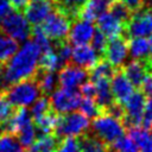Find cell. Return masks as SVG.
I'll return each instance as SVG.
<instances>
[{"mask_svg": "<svg viewBox=\"0 0 152 152\" xmlns=\"http://www.w3.org/2000/svg\"><path fill=\"white\" fill-rule=\"evenodd\" d=\"M40 49L33 40H25L23 46L6 62L4 68V80L8 86L21 80L33 77L38 70Z\"/></svg>", "mask_w": 152, "mask_h": 152, "instance_id": "cell-1", "label": "cell"}, {"mask_svg": "<svg viewBox=\"0 0 152 152\" xmlns=\"http://www.w3.org/2000/svg\"><path fill=\"white\" fill-rule=\"evenodd\" d=\"M40 94L42 93L34 76L13 83L5 90L7 101L14 107L31 106L40 96Z\"/></svg>", "mask_w": 152, "mask_h": 152, "instance_id": "cell-2", "label": "cell"}, {"mask_svg": "<svg viewBox=\"0 0 152 152\" xmlns=\"http://www.w3.org/2000/svg\"><path fill=\"white\" fill-rule=\"evenodd\" d=\"M91 133L108 145L125 133V125L121 120L101 112L97 116L93 118Z\"/></svg>", "mask_w": 152, "mask_h": 152, "instance_id": "cell-3", "label": "cell"}, {"mask_svg": "<svg viewBox=\"0 0 152 152\" xmlns=\"http://www.w3.org/2000/svg\"><path fill=\"white\" fill-rule=\"evenodd\" d=\"M71 21L72 20L68 14H65L63 11L56 7L42 23L40 27L50 40L61 43L66 40L70 31Z\"/></svg>", "mask_w": 152, "mask_h": 152, "instance_id": "cell-4", "label": "cell"}, {"mask_svg": "<svg viewBox=\"0 0 152 152\" xmlns=\"http://www.w3.org/2000/svg\"><path fill=\"white\" fill-rule=\"evenodd\" d=\"M90 126L89 119L83 115L81 112H70L59 116L58 124L55 128V137L56 138H66L74 137L77 138L84 134Z\"/></svg>", "mask_w": 152, "mask_h": 152, "instance_id": "cell-5", "label": "cell"}, {"mask_svg": "<svg viewBox=\"0 0 152 152\" xmlns=\"http://www.w3.org/2000/svg\"><path fill=\"white\" fill-rule=\"evenodd\" d=\"M0 30L17 42H25L31 36V26L20 11H11L0 20Z\"/></svg>", "mask_w": 152, "mask_h": 152, "instance_id": "cell-6", "label": "cell"}, {"mask_svg": "<svg viewBox=\"0 0 152 152\" xmlns=\"http://www.w3.org/2000/svg\"><path fill=\"white\" fill-rule=\"evenodd\" d=\"M81 99L82 96L80 91L75 89L59 88L53 90L50 97V106L55 113L63 115V114L76 110L80 106Z\"/></svg>", "mask_w": 152, "mask_h": 152, "instance_id": "cell-7", "label": "cell"}, {"mask_svg": "<svg viewBox=\"0 0 152 152\" xmlns=\"http://www.w3.org/2000/svg\"><path fill=\"white\" fill-rule=\"evenodd\" d=\"M152 33V8L145 7L132 13L125 25V34L131 37H147Z\"/></svg>", "mask_w": 152, "mask_h": 152, "instance_id": "cell-8", "label": "cell"}, {"mask_svg": "<svg viewBox=\"0 0 152 152\" xmlns=\"http://www.w3.org/2000/svg\"><path fill=\"white\" fill-rule=\"evenodd\" d=\"M145 102H146V96L141 90L133 91L131 96L124 102L122 106L125 110V116L122 122L125 126H127L128 128L141 126Z\"/></svg>", "mask_w": 152, "mask_h": 152, "instance_id": "cell-9", "label": "cell"}, {"mask_svg": "<svg viewBox=\"0 0 152 152\" xmlns=\"http://www.w3.org/2000/svg\"><path fill=\"white\" fill-rule=\"evenodd\" d=\"M102 56H104L106 61L114 69H120L128 56L127 42L125 38L122 36L109 38Z\"/></svg>", "mask_w": 152, "mask_h": 152, "instance_id": "cell-10", "label": "cell"}, {"mask_svg": "<svg viewBox=\"0 0 152 152\" xmlns=\"http://www.w3.org/2000/svg\"><path fill=\"white\" fill-rule=\"evenodd\" d=\"M58 83L62 88L76 89L89 78V72L72 63L63 65L58 74Z\"/></svg>", "mask_w": 152, "mask_h": 152, "instance_id": "cell-11", "label": "cell"}, {"mask_svg": "<svg viewBox=\"0 0 152 152\" xmlns=\"http://www.w3.org/2000/svg\"><path fill=\"white\" fill-rule=\"evenodd\" d=\"M53 10V0H28L24 7V15L32 25H40Z\"/></svg>", "mask_w": 152, "mask_h": 152, "instance_id": "cell-12", "label": "cell"}, {"mask_svg": "<svg viewBox=\"0 0 152 152\" xmlns=\"http://www.w3.org/2000/svg\"><path fill=\"white\" fill-rule=\"evenodd\" d=\"M109 84H110V90L113 94V97L115 102L124 104V102L131 96V94L134 91V87L132 83L128 81V78L125 76L124 71L120 69H115L114 74L109 78Z\"/></svg>", "mask_w": 152, "mask_h": 152, "instance_id": "cell-13", "label": "cell"}, {"mask_svg": "<svg viewBox=\"0 0 152 152\" xmlns=\"http://www.w3.org/2000/svg\"><path fill=\"white\" fill-rule=\"evenodd\" d=\"M71 23H72V25L70 26V31L68 34L70 43L74 45L89 44L91 40V37L95 32L93 21L76 18V20H72Z\"/></svg>", "mask_w": 152, "mask_h": 152, "instance_id": "cell-14", "label": "cell"}, {"mask_svg": "<svg viewBox=\"0 0 152 152\" xmlns=\"http://www.w3.org/2000/svg\"><path fill=\"white\" fill-rule=\"evenodd\" d=\"M102 57L88 44L84 45H75L71 50L70 61L72 64L83 68V69H91Z\"/></svg>", "mask_w": 152, "mask_h": 152, "instance_id": "cell-15", "label": "cell"}, {"mask_svg": "<svg viewBox=\"0 0 152 152\" xmlns=\"http://www.w3.org/2000/svg\"><path fill=\"white\" fill-rule=\"evenodd\" d=\"M97 28L107 37V38H114L122 36L125 32V24L121 23L118 18H115L112 13L108 11L101 13L96 18Z\"/></svg>", "mask_w": 152, "mask_h": 152, "instance_id": "cell-16", "label": "cell"}, {"mask_svg": "<svg viewBox=\"0 0 152 152\" xmlns=\"http://www.w3.org/2000/svg\"><path fill=\"white\" fill-rule=\"evenodd\" d=\"M125 74V76L128 78V81L132 83L133 87L140 88L147 72V66H146V62L145 61H140V59H133L131 62H128L122 69H121Z\"/></svg>", "mask_w": 152, "mask_h": 152, "instance_id": "cell-17", "label": "cell"}, {"mask_svg": "<svg viewBox=\"0 0 152 152\" xmlns=\"http://www.w3.org/2000/svg\"><path fill=\"white\" fill-rule=\"evenodd\" d=\"M95 87V94H94V100L101 112H103L106 108H108L113 102H115L112 90H110V84L108 78H97L95 81H91Z\"/></svg>", "mask_w": 152, "mask_h": 152, "instance_id": "cell-18", "label": "cell"}, {"mask_svg": "<svg viewBox=\"0 0 152 152\" xmlns=\"http://www.w3.org/2000/svg\"><path fill=\"white\" fill-rule=\"evenodd\" d=\"M110 0H86L77 12L78 19H84L88 21H94L96 18L108 10Z\"/></svg>", "mask_w": 152, "mask_h": 152, "instance_id": "cell-19", "label": "cell"}, {"mask_svg": "<svg viewBox=\"0 0 152 152\" xmlns=\"http://www.w3.org/2000/svg\"><path fill=\"white\" fill-rule=\"evenodd\" d=\"M78 142V150L80 152H107L108 145L99 139L93 133L90 134H82L77 139Z\"/></svg>", "mask_w": 152, "mask_h": 152, "instance_id": "cell-20", "label": "cell"}, {"mask_svg": "<svg viewBox=\"0 0 152 152\" xmlns=\"http://www.w3.org/2000/svg\"><path fill=\"white\" fill-rule=\"evenodd\" d=\"M128 135L135 141L139 147V152H152V134L146 128L140 126L129 127Z\"/></svg>", "mask_w": 152, "mask_h": 152, "instance_id": "cell-21", "label": "cell"}, {"mask_svg": "<svg viewBox=\"0 0 152 152\" xmlns=\"http://www.w3.org/2000/svg\"><path fill=\"white\" fill-rule=\"evenodd\" d=\"M128 53L133 59L145 61L150 57L148 42L145 37H132L127 44Z\"/></svg>", "mask_w": 152, "mask_h": 152, "instance_id": "cell-22", "label": "cell"}, {"mask_svg": "<svg viewBox=\"0 0 152 152\" xmlns=\"http://www.w3.org/2000/svg\"><path fill=\"white\" fill-rule=\"evenodd\" d=\"M59 116H61L59 114H57L52 109H50L48 113H45L40 118L33 120L37 129L40 133V135L42 134H52L57 124H58Z\"/></svg>", "mask_w": 152, "mask_h": 152, "instance_id": "cell-23", "label": "cell"}, {"mask_svg": "<svg viewBox=\"0 0 152 152\" xmlns=\"http://www.w3.org/2000/svg\"><path fill=\"white\" fill-rule=\"evenodd\" d=\"M38 71L39 72H36L34 78L38 83L40 93H43L44 95L52 93L58 83L57 75L53 71H43V70H38Z\"/></svg>", "mask_w": 152, "mask_h": 152, "instance_id": "cell-24", "label": "cell"}, {"mask_svg": "<svg viewBox=\"0 0 152 152\" xmlns=\"http://www.w3.org/2000/svg\"><path fill=\"white\" fill-rule=\"evenodd\" d=\"M18 50V42L0 30V65H4Z\"/></svg>", "mask_w": 152, "mask_h": 152, "instance_id": "cell-25", "label": "cell"}, {"mask_svg": "<svg viewBox=\"0 0 152 152\" xmlns=\"http://www.w3.org/2000/svg\"><path fill=\"white\" fill-rule=\"evenodd\" d=\"M38 65H39V70L43 71H56L58 69L62 68L61 61L56 53V51L53 50V48L49 51L42 52L39 56V61H38Z\"/></svg>", "mask_w": 152, "mask_h": 152, "instance_id": "cell-26", "label": "cell"}, {"mask_svg": "<svg viewBox=\"0 0 152 152\" xmlns=\"http://www.w3.org/2000/svg\"><path fill=\"white\" fill-rule=\"evenodd\" d=\"M115 69L104 59L101 58L91 69L89 72V78L90 81H95L97 78H110L112 75L114 74Z\"/></svg>", "mask_w": 152, "mask_h": 152, "instance_id": "cell-27", "label": "cell"}, {"mask_svg": "<svg viewBox=\"0 0 152 152\" xmlns=\"http://www.w3.org/2000/svg\"><path fill=\"white\" fill-rule=\"evenodd\" d=\"M18 137V141L20 142V145L23 147H28L31 146L34 140H36V137H37V133H36V127L32 122V120L27 124H25L15 134Z\"/></svg>", "mask_w": 152, "mask_h": 152, "instance_id": "cell-28", "label": "cell"}, {"mask_svg": "<svg viewBox=\"0 0 152 152\" xmlns=\"http://www.w3.org/2000/svg\"><path fill=\"white\" fill-rule=\"evenodd\" d=\"M110 151L113 152H139V147L135 141L127 134L121 135L110 144Z\"/></svg>", "mask_w": 152, "mask_h": 152, "instance_id": "cell-29", "label": "cell"}, {"mask_svg": "<svg viewBox=\"0 0 152 152\" xmlns=\"http://www.w3.org/2000/svg\"><path fill=\"white\" fill-rule=\"evenodd\" d=\"M107 11L109 13H112L115 18H118L121 23H124L125 25L127 24V21L132 17V11L126 5H124L122 2H120L119 0H110Z\"/></svg>", "mask_w": 152, "mask_h": 152, "instance_id": "cell-30", "label": "cell"}, {"mask_svg": "<svg viewBox=\"0 0 152 152\" xmlns=\"http://www.w3.org/2000/svg\"><path fill=\"white\" fill-rule=\"evenodd\" d=\"M53 2L57 5V8L68 14L71 20H75L78 10L86 2V0H53Z\"/></svg>", "mask_w": 152, "mask_h": 152, "instance_id": "cell-31", "label": "cell"}, {"mask_svg": "<svg viewBox=\"0 0 152 152\" xmlns=\"http://www.w3.org/2000/svg\"><path fill=\"white\" fill-rule=\"evenodd\" d=\"M0 152H24L23 146L13 134L1 133L0 135Z\"/></svg>", "mask_w": 152, "mask_h": 152, "instance_id": "cell-32", "label": "cell"}, {"mask_svg": "<svg viewBox=\"0 0 152 152\" xmlns=\"http://www.w3.org/2000/svg\"><path fill=\"white\" fill-rule=\"evenodd\" d=\"M31 36H32V40L39 46L40 49V53L42 52H45V51H49L52 49V45H51V40L46 37V34L44 33V31L42 30L40 25H36L32 31H31Z\"/></svg>", "mask_w": 152, "mask_h": 152, "instance_id": "cell-33", "label": "cell"}, {"mask_svg": "<svg viewBox=\"0 0 152 152\" xmlns=\"http://www.w3.org/2000/svg\"><path fill=\"white\" fill-rule=\"evenodd\" d=\"M51 109V106H50V99L46 96V95H43V96H39L33 103H32V108H31V116L33 120L40 118L42 115H44L45 113H48L49 110Z\"/></svg>", "mask_w": 152, "mask_h": 152, "instance_id": "cell-34", "label": "cell"}, {"mask_svg": "<svg viewBox=\"0 0 152 152\" xmlns=\"http://www.w3.org/2000/svg\"><path fill=\"white\" fill-rule=\"evenodd\" d=\"M78 108H80L81 113L83 115H86L88 119L95 118L101 113V109L99 108V106L96 104V102H95V100L93 97H83V99H81Z\"/></svg>", "mask_w": 152, "mask_h": 152, "instance_id": "cell-35", "label": "cell"}, {"mask_svg": "<svg viewBox=\"0 0 152 152\" xmlns=\"http://www.w3.org/2000/svg\"><path fill=\"white\" fill-rule=\"evenodd\" d=\"M107 42H108V39H107V37L97 28H95V32H94V34H93V37H91V40H90V43H91V48L102 57V55H103V51H104V49H106V45H107ZM103 58V57H102Z\"/></svg>", "mask_w": 152, "mask_h": 152, "instance_id": "cell-36", "label": "cell"}, {"mask_svg": "<svg viewBox=\"0 0 152 152\" xmlns=\"http://www.w3.org/2000/svg\"><path fill=\"white\" fill-rule=\"evenodd\" d=\"M55 152H80L77 139L74 137H66L58 141Z\"/></svg>", "mask_w": 152, "mask_h": 152, "instance_id": "cell-37", "label": "cell"}, {"mask_svg": "<svg viewBox=\"0 0 152 152\" xmlns=\"http://www.w3.org/2000/svg\"><path fill=\"white\" fill-rule=\"evenodd\" d=\"M58 45H57V48H56V53H57V56H58V58H59V61H61V64H62V66L63 65H65V64H68L69 63V61H70V57H71V46H70V44L66 42V40H64V42H61V43H57Z\"/></svg>", "mask_w": 152, "mask_h": 152, "instance_id": "cell-38", "label": "cell"}, {"mask_svg": "<svg viewBox=\"0 0 152 152\" xmlns=\"http://www.w3.org/2000/svg\"><path fill=\"white\" fill-rule=\"evenodd\" d=\"M13 113V106L7 101L5 91H0V124L7 120Z\"/></svg>", "mask_w": 152, "mask_h": 152, "instance_id": "cell-39", "label": "cell"}, {"mask_svg": "<svg viewBox=\"0 0 152 152\" xmlns=\"http://www.w3.org/2000/svg\"><path fill=\"white\" fill-rule=\"evenodd\" d=\"M141 125L146 129L151 128V126H152V97H148V100L145 102Z\"/></svg>", "mask_w": 152, "mask_h": 152, "instance_id": "cell-40", "label": "cell"}, {"mask_svg": "<svg viewBox=\"0 0 152 152\" xmlns=\"http://www.w3.org/2000/svg\"><path fill=\"white\" fill-rule=\"evenodd\" d=\"M80 94L83 97H93L95 94V87L91 81H86L80 86Z\"/></svg>", "mask_w": 152, "mask_h": 152, "instance_id": "cell-41", "label": "cell"}, {"mask_svg": "<svg viewBox=\"0 0 152 152\" xmlns=\"http://www.w3.org/2000/svg\"><path fill=\"white\" fill-rule=\"evenodd\" d=\"M142 90V93L145 94V96L147 97H152V74H147L141 87H140Z\"/></svg>", "mask_w": 152, "mask_h": 152, "instance_id": "cell-42", "label": "cell"}, {"mask_svg": "<svg viewBox=\"0 0 152 152\" xmlns=\"http://www.w3.org/2000/svg\"><path fill=\"white\" fill-rule=\"evenodd\" d=\"M119 1L122 2L124 5H126L133 13V12L140 10L144 6V1L145 0H119Z\"/></svg>", "mask_w": 152, "mask_h": 152, "instance_id": "cell-43", "label": "cell"}, {"mask_svg": "<svg viewBox=\"0 0 152 152\" xmlns=\"http://www.w3.org/2000/svg\"><path fill=\"white\" fill-rule=\"evenodd\" d=\"M12 6L8 0H0V19L12 11Z\"/></svg>", "mask_w": 152, "mask_h": 152, "instance_id": "cell-44", "label": "cell"}, {"mask_svg": "<svg viewBox=\"0 0 152 152\" xmlns=\"http://www.w3.org/2000/svg\"><path fill=\"white\" fill-rule=\"evenodd\" d=\"M8 1L11 4L12 8H14L15 11H23L28 0H8Z\"/></svg>", "mask_w": 152, "mask_h": 152, "instance_id": "cell-45", "label": "cell"}, {"mask_svg": "<svg viewBox=\"0 0 152 152\" xmlns=\"http://www.w3.org/2000/svg\"><path fill=\"white\" fill-rule=\"evenodd\" d=\"M145 62H146V66H147V72L152 74V58L148 57L147 59H145Z\"/></svg>", "mask_w": 152, "mask_h": 152, "instance_id": "cell-46", "label": "cell"}, {"mask_svg": "<svg viewBox=\"0 0 152 152\" xmlns=\"http://www.w3.org/2000/svg\"><path fill=\"white\" fill-rule=\"evenodd\" d=\"M147 42H148V48H150V55H152V33L148 36Z\"/></svg>", "mask_w": 152, "mask_h": 152, "instance_id": "cell-47", "label": "cell"}, {"mask_svg": "<svg viewBox=\"0 0 152 152\" xmlns=\"http://www.w3.org/2000/svg\"><path fill=\"white\" fill-rule=\"evenodd\" d=\"M150 5H151V6H148V7H151V8H152V0H150Z\"/></svg>", "mask_w": 152, "mask_h": 152, "instance_id": "cell-48", "label": "cell"}, {"mask_svg": "<svg viewBox=\"0 0 152 152\" xmlns=\"http://www.w3.org/2000/svg\"><path fill=\"white\" fill-rule=\"evenodd\" d=\"M150 129H151V132H150V133H151V134H152V126H151V128H150Z\"/></svg>", "mask_w": 152, "mask_h": 152, "instance_id": "cell-49", "label": "cell"}, {"mask_svg": "<svg viewBox=\"0 0 152 152\" xmlns=\"http://www.w3.org/2000/svg\"><path fill=\"white\" fill-rule=\"evenodd\" d=\"M107 152H113V151H109V150H108V151H107Z\"/></svg>", "mask_w": 152, "mask_h": 152, "instance_id": "cell-50", "label": "cell"}, {"mask_svg": "<svg viewBox=\"0 0 152 152\" xmlns=\"http://www.w3.org/2000/svg\"><path fill=\"white\" fill-rule=\"evenodd\" d=\"M49 152H55V151H49Z\"/></svg>", "mask_w": 152, "mask_h": 152, "instance_id": "cell-51", "label": "cell"}]
</instances>
